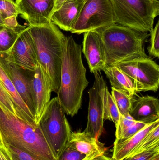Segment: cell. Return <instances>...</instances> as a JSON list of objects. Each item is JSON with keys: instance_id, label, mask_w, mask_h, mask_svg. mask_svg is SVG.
<instances>
[{"instance_id": "cell-1", "label": "cell", "mask_w": 159, "mask_h": 160, "mask_svg": "<svg viewBox=\"0 0 159 160\" xmlns=\"http://www.w3.org/2000/svg\"><path fill=\"white\" fill-rule=\"evenodd\" d=\"M82 52L81 45L72 36L67 37L63 55L60 86L57 94L64 112L72 117L81 108L83 92L89 84Z\"/></svg>"}, {"instance_id": "cell-2", "label": "cell", "mask_w": 159, "mask_h": 160, "mask_svg": "<svg viewBox=\"0 0 159 160\" xmlns=\"http://www.w3.org/2000/svg\"><path fill=\"white\" fill-rule=\"evenodd\" d=\"M0 143L39 160H57L38 125L25 121L1 106Z\"/></svg>"}, {"instance_id": "cell-3", "label": "cell", "mask_w": 159, "mask_h": 160, "mask_svg": "<svg viewBox=\"0 0 159 160\" xmlns=\"http://www.w3.org/2000/svg\"><path fill=\"white\" fill-rule=\"evenodd\" d=\"M97 32L104 49L105 67L115 66L128 60L148 57L145 50L149 34L119 24L110 25Z\"/></svg>"}, {"instance_id": "cell-4", "label": "cell", "mask_w": 159, "mask_h": 160, "mask_svg": "<svg viewBox=\"0 0 159 160\" xmlns=\"http://www.w3.org/2000/svg\"><path fill=\"white\" fill-rule=\"evenodd\" d=\"M29 29L35 45L38 64L50 79L52 91L57 93L60 86L67 37L51 21L41 26H29Z\"/></svg>"}, {"instance_id": "cell-5", "label": "cell", "mask_w": 159, "mask_h": 160, "mask_svg": "<svg viewBox=\"0 0 159 160\" xmlns=\"http://www.w3.org/2000/svg\"><path fill=\"white\" fill-rule=\"evenodd\" d=\"M115 23L140 32H150L159 14L157 0H110Z\"/></svg>"}, {"instance_id": "cell-6", "label": "cell", "mask_w": 159, "mask_h": 160, "mask_svg": "<svg viewBox=\"0 0 159 160\" xmlns=\"http://www.w3.org/2000/svg\"><path fill=\"white\" fill-rule=\"evenodd\" d=\"M38 125L57 160L69 142L72 132L58 97L50 100Z\"/></svg>"}, {"instance_id": "cell-7", "label": "cell", "mask_w": 159, "mask_h": 160, "mask_svg": "<svg viewBox=\"0 0 159 160\" xmlns=\"http://www.w3.org/2000/svg\"><path fill=\"white\" fill-rule=\"evenodd\" d=\"M115 24L110 0H84L71 32L81 34Z\"/></svg>"}, {"instance_id": "cell-8", "label": "cell", "mask_w": 159, "mask_h": 160, "mask_svg": "<svg viewBox=\"0 0 159 160\" xmlns=\"http://www.w3.org/2000/svg\"><path fill=\"white\" fill-rule=\"evenodd\" d=\"M116 66L133 80L138 93L158 89L159 65L149 57L124 61Z\"/></svg>"}, {"instance_id": "cell-9", "label": "cell", "mask_w": 159, "mask_h": 160, "mask_svg": "<svg viewBox=\"0 0 159 160\" xmlns=\"http://www.w3.org/2000/svg\"><path fill=\"white\" fill-rule=\"evenodd\" d=\"M94 83L88 91L89 97L87 124L84 132L99 141L104 132V101L106 81L101 72L94 73Z\"/></svg>"}, {"instance_id": "cell-10", "label": "cell", "mask_w": 159, "mask_h": 160, "mask_svg": "<svg viewBox=\"0 0 159 160\" xmlns=\"http://www.w3.org/2000/svg\"><path fill=\"white\" fill-rule=\"evenodd\" d=\"M0 65L13 83L17 92L35 120L31 88L34 70L25 69L18 65L11 59L8 52H0Z\"/></svg>"}, {"instance_id": "cell-11", "label": "cell", "mask_w": 159, "mask_h": 160, "mask_svg": "<svg viewBox=\"0 0 159 160\" xmlns=\"http://www.w3.org/2000/svg\"><path fill=\"white\" fill-rule=\"evenodd\" d=\"M15 3L30 26L48 23L55 11V0H16Z\"/></svg>"}, {"instance_id": "cell-12", "label": "cell", "mask_w": 159, "mask_h": 160, "mask_svg": "<svg viewBox=\"0 0 159 160\" xmlns=\"http://www.w3.org/2000/svg\"><path fill=\"white\" fill-rule=\"evenodd\" d=\"M7 52L14 62L25 69L33 71L38 65L36 49L29 26L20 34Z\"/></svg>"}, {"instance_id": "cell-13", "label": "cell", "mask_w": 159, "mask_h": 160, "mask_svg": "<svg viewBox=\"0 0 159 160\" xmlns=\"http://www.w3.org/2000/svg\"><path fill=\"white\" fill-rule=\"evenodd\" d=\"M31 88L35 123L38 125L50 101L52 92L50 79L39 64L33 71Z\"/></svg>"}, {"instance_id": "cell-14", "label": "cell", "mask_w": 159, "mask_h": 160, "mask_svg": "<svg viewBox=\"0 0 159 160\" xmlns=\"http://www.w3.org/2000/svg\"><path fill=\"white\" fill-rule=\"evenodd\" d=\"M83 52L91 73L103 71L105 67V57L102 42L96 32L84 33Z\"/></svg>"}, {"instance_id": "cell-15", "label": "cell", "mask_w": 159, "mask_h": 160, "mask_svg": "<svg viewBox=\"0 0 159 160\" xmlns=\"http://www.w3.org/2000/svg\"><path fill=\"white\" fill-rule=\"evenodd\" d=\"M129 115L136 121L148 124L159 119V100L150 96L133 100Z\"/></svg>"}, {"instance_id": "cell-16", "label": "cell", "mask_w": 159, "mask_h": 160, "mask_svg": "<svg viewBox=\"0 0 159 160\" xmlns=\"http://www.w3.org/2000/svg\"><path fill=\"white\" fill-rule=\"evenodd\" d=\"M83 2L79 0H66L53 12L50 21L66 32H71L78 18Z\"/></svg>"}, {"instance_id": "cell-17", "label": "cell", "mask_w": 159, "mask_h": 160, "mask_svg": "<svg viewBox=\"0 0 159 160\" xmlns=\"http://www.w3.org/2000/svg\"><path fill=\"white\" fill-rule=\"evenodd\" d=\"M159 119L147 124L130 138L123 141L114 142L112 160H122L129 155L140 144L147 133L158 124Z\"/></svg>"}, {"instance_id": "cell-18", "label": "cell", "mask_w": 159, "mask_h": 160, "mask_svg": "<svg viewBox=\"0 0 159 160\" xmlns=\"http://www.w3.org/2000/svg\"><path fill=\"white\" fill-rule=\"evenodd\" d=\"M69 143L88 157L104 155L105 151V148L99 141L84 131L72 132Z\"/></svg>"}, {"instance_id": "cell-19", "label": "cell", "mask_w": 159, "mask_h": 160, "mask_svg": "<svg viewBox=\"0 0 159 160\" xmlns=\"http://www.w3.org/2000/svg\"><path fill=\"white\" fill-rule=\"evenodd\" d=\"M0 81L2 85L9 95L15 109L16 115L29 123L34 125H37L35 123L34 118L21 99L13 83L9 79L1 65Z\"/></svg>"}, {"instance_id": "cell-20", "label": "cell", "mask_w": 159, "mask_h": 160, "mask_svg": "<svg viewBox=\"0 0 159 160\" xmlns=\"http://www.w3.org/2000/svg\"><path fill=\"white\" fill-rule=\"evenodd\" d=\"M103 71L105 73L113 88L126 92L131 96H135L138 93L133 80L116 66L105 67Z\"/></svg>"}, {"instance_id": "cell-21", "label": "cell", "mask_w": 159, "mask_h": 160, "mask_svg": "<svg viewBox=\"0 0 159 160\" xmlns=\"http://www.w3.org/2000/svg\"><path fill=\"white\" fill-rule=\"evenodd\" d=\"M20 12L12 0H0V26L16 27L19 25L17 18Z\"/></svg>"}, {"instance_id": "cell-22", "label": "cell", "mask_w": 159, "mask_h": 160, "mask_svg": "<svg viewBox=\"0 0 159 160\" xmlns=\"http://www.w3.org/2000/svg\"><path fill=\"white\" fill-rule=\"evenodd\" d=\"M27 27L20 24L16 27L0 26V52L9 51L19 36Z\"/></svg>"}, {"instance_id": "cell-23", "label": "cell", "mask_w": 159, "mask_h": 160, "mask_svg": "<svg viewBox=\"0 0 159 160\" xmlns=\"http://www.w3.org/2000/svg\"><path fill=\"white\" fill-rule=\"evenodd\" d=\"M112 95L116 104L120 115L123 116L129 115L131 110L134 96H131L126 92L117 90L112 88Z\"/></svg>"}, {"instance_id": "cell-24", "label": "cell", "mask_w": 159, "mask_h": 160, "mask_svg": "<svg viewBox=\"0 0 159 160\" xmlns=\"http://www.w3.org/2000/svg\"><path fill=\"white\" fill-rule=\"evenodd\" d=\"M120 116L116 104L107 86L105 88L104 94V120L112 121L116 126L119 121Z\"/></svg>"}, {"instance_id": "cell-25", "label": "cell", "mask_w": 159, "mask_h": 160, "mask_svg": "<svg viewBox=\"0 0 159 160\" xmlns=\"http://www.w3.org/2000/svg\"><path fill=\"white\" fill-rule=\"evenodd\" d=\"M158 146H159V123H158L147 133L140 144L128 157L149 150Z\"/></svg>"}, {"instance_id": "cell-26", "label": "cell", "mask_w": 159, "mask_h": 160, "mask_svg": "<svg viewBox=\"0 0 159 160\" xmlns=\"http://www.w3.org/2000/svg\"><path fill=\"white\" fill-rule=\"evenodd\" d=\"M150 44L147 48L149 55L158 58L159 57V22L158 21L153 29L150 32Z\"/></svg>"}, {"instance_id": "cell-27", "label": "cell", "mask_w": 159, "mask_h": 160, "mask_svg": "<svg viewBox=\"0 0 159 160\" xmlns=\"http://www.w3.org/2000/svg\"><path fill=\"white\" fill-rule=\"evenodd\" d=\"M87 157L85 154L77 151L68 143L57 160H83Z\"/></svg>"}, {"instance_id": "cell-28", "label": "cell", "mask_w": 159, "mask_h": 160, "mask_svg": "<svg viewBox=\"0 0 159 160\" xmlns=\"http://www.w3.org/2000/svg\"><path fill=\"white\" fill-rule=\"evenodd\" d=\"M136 122L130 115L126 116L120 115L119 121L116 126V139H118L125 131Z\"/></svg>"}, {"instance_id": "cell-29", "label": "cell", "mask_w": 159, "mask_h": 160, "mask_svg": "<svg viewBox=\"0 0 159 160\" xmlns=\"http://www.w3.org/2000/svg\"><path fill=\"white\" fill-rule=\"evenodd\" d=\"M0 106L3 109L16 115L15 109L12 101L9 98V95L2 85L1 81H0Z\"/></svg>"}, {"instance_id": "cell-30", "label": "cell", "mask_w": 159, "mask_h": 160, "mask_svg": "<svg viewBox=\"0 0 159 160\" xmlns=\"http://www.w3.org/2000/svg\"><path fill=\"white\" fill-rule=\"evenodd\" d=\"M147 124L143 122L136 121L134 124L129 127L126 131L122 133L120 137L118 139H116L115 141H123L130 138L132 136L137 133L141 129L144 128Z\"/></svg>"}, {"instance_id": "cell-31", "label": "cell", "mask_w": 159, "mask_h": 160, "mask_svg": "<svg viewBox=\"0 0 159 160\" xmlns=\"http://www.w3.org/2000/svg\"><path fill=\"white\" fill-rule=\"evenodd\" d=\"M158 154H159V146L127 157L122 160H150Z\"/></svg>"}, {"instance_id": "cell-32", "label": "cell", "mask_w": 159, "mask_h": 160, "mask_svg": "<svg viewBox=\"0 0 159 160\" xmlns=\"http://www.w3.org/2000/svg\"><path fill=\"white\" fill-rule=\"evenodd\" d=\"M5 146L9 151L12 160H39L13 147Z\"/></svg>"}, {"instance_id": "cell-33", "label": "cell", "mask_w": 159, "mask_h": 160, "mask_svg": "<svg viewBox=\"0 0 159 160\" xmlns=\"http://www.w3.org/2000/svg\"><path fill=\"white\" fill-rule=\"evenodd\" d=\"M0 160H12L6 147L0 143Z\"/></svg>"}, {"instance_id": "cell-34", "label": "cell", "mask_w": 159, "mask_h": 160, "mask_svg": "<svg viewBox=\"0 0 159 160\" xmlns=\"http://www.w3.org/2000/svg\"><path fill=\"white\" fill-rule=\"evenodd\" d=\"M83 160H112V159L108 157L105 156L104 155H102L94 157V158L87 157L86 159Z\"/></svg>"}, {"instance_id": "cell-35", "label": "cell", "mask_w": 159, "mask_h": 160, "mask_svg": "<svg viewBox=\"0 0 159 160\" xmlns=\"http://www.w3.org/2000/svg\"><path fill=\"white\" fill-rule=\"evenodd\" d=\"M55 10L58 9L62 5L63 3L65 2L66 0H55Z\"/></svg>"}, {"instance_id": "cell-36", "label": "cell", "mask_w": 159, "mask_h": 160, "mask_svg": "<svg viewBox=\"0 0 159 160\" xmlns=\"http://www.w3.org/2000/svg\"><path fill=\"white\" fill-rule=\"evenodd\" d=\"M150 160H159V154H157V155L154 156V157Z\"/></svg>"}, {"instance_id": "cell-37", "label": "cell", "mask_w": 159, "mask_h": 160, "mask_svg": "<svg viewBox=\"0 0 159 160\" xmlns=\"http://www.w3.org/2000/svg\"><path fill=\"white\" fill-rule=\"evenodd\" d=\"M84 0H79V2H83Z\"/></svg>"}, {"instance_id": "cell-38", "label": "cell", "mask_w": 159, "mask_h": 160, "mask_svg": "<svg viewBox=\"0 0 159 160\" xmlns=\"http://www.w3.org/2000/svg\"><path fill=\"white\" fill-rule=\"evenodd\" d=\"M12 1H14V0H12Z\"/></svg>"}, {"instance_id": "cell-39", "label": "cell", "mask_w": 159, "mask_h": 160, "mask_svg": "<svg viewBox=\"0 0 159 160\" xmlns=\"http://www.w3.org/2000/svg\"><path fill=\"white\" fill-rule=\"evenodd\" d=\"M157 1H159V0H157Z\"/></svg>"}, {"instance_id": "cell-40", "label": "cell", "mask_w": 159, "mask_h": 160, "mask_svg": "<svg viewBox=\"0 0 159 160\" xmlns=\"http://www.w3.org/2000/svg\"></svg>"}]
</instances>
